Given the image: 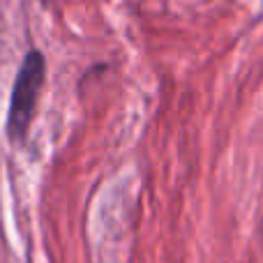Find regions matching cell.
I'll return each instance as SVG.
<instances>
[{
	"label": "cell",
	"mask_w": 263,
	"mask_h": 263,
	"mask_svg": "<svg viewBox=\"0 0 263 263\" xmlns=\"http://www.w3.org/2000/svg\"><path fill=\"white\" fill-rule=\"evenodd\" d=\"M40 3H44V5H46V3H49V0H40Z\"/></svg>",
	"instance_id": "cell-2"
},
{
	"label": "cell",
	"mask_w": 263,
	"mask_h": 263,
	"mask_svg": "<svg viewBox=\"0 0 263 263\" xmlns=\"http://www.w3.org/2000/svg\"><path fill=\"white\" fill-rule=\"evenodd\" d=\"M46 63L40 51H30L23 58L18 67L16 81H14L12 102H9V116H7V134L12 141H23L30 120L35 116L37 97H40L42 83H44Z\"/></svg>",
	"instance_id": "cell-1"
}]
</instances>
